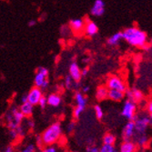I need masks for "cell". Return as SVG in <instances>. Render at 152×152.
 <instances>
[{"mask_svg": "<svg viewBox=\"0 0 152 152\" xmlns=\"http://www.w3.org/2000/svg\"><path fill=\"white\" fill-rule=\"evenodd\" d=\"M75 128H76V124H75V122L74 121H71V122H69L66 125V132L67 133H72L74 130H75Z\"/></svg>", "mask_w": 152, "mask_h": 152, "instance_id": "f1b7e54d", "label": "cell"}, {"mask_svg": "<svg viewBox=\"0 0 152 152\" xmlns=\"http://www.w3.org/2000/svg\"><path fill=\"white\" fill-rule=\"evenodd\" d=\"M48 86H49V81H48V78H46V80L44 81L42 87H41L40 88H41V89H46V88H48Z\"/></svg>", "mask_w": 152, "mask_h": 152, "instance_id": "d6a6232c", "label": "cell"}, {"mask_svg": "<svg viewBox=\"0 0 152 152\" xmlns=\"http://www.w3.org/2000/svg\"><path fill=\"white\" fill-rule=\"evenodd\" d=\"M137 114V105L136 102L127 99L123 104L121 115L128 120H133Z\"/></svg>", "mask_w": 152, "mask_h": 152, "instance_id": "5b68a950", "label": "cell"}, {"mask_svg": "<svg viewBox=\"0 0 152 152\" xmlns=\"http://www.w3.org/2000/svg\"><path fill=\"white\" fill-rule=\"evenodd\" d=\"M85 21L81 18H74L69 21V27L75 34H80L82 31H84L85 28Z\"/></svg>", "mask_w": 152, "mask_h": 152, "instance_id": "30bf717a", "label": "cell"}, {"mask_svg": "<svg viewBox=\"0 0 152 152\" xmlns=\"http://www.w3.org/2000/svg\"><path fill=\"white\" fill-rule=\"evenodd\" d=\"M63 134L62 126L59 122H55L50 125L38 137V141L42 146H51L58 143Z\"/></svg>", "mask_w": 152, "mask_h": 152, "instance_id": "7a4b0ae2", "label": "cell"}, {"mask_svg": "<svg viewBox=\"0 0 152 152\" xmlns=\"http://www.w3.org/2000/svg\"><path fill=\"white\" fill-rule=\"evenodd\" d=\"M20 111L24 114L25 117H30L33 114V110H34V105H32L30 102H25L22 103V105L19 107Z\"/></svg>", "mask_w": 152, "mask_h": 152, "instance_id": "e0dca14e", "label": "cell"}, {"mask_svg": "<svg viewBox=\"0 0 152 152\" xmlns=\"http://www.w3.org/2000/svg\"><path fill=\"white\" fill-rule=\"evenodd\" d=\"M147 111L149 115H152V100L148 101V105H147Z\"/></svg>", "mask_w": 152, "mask_h": 152, "instance_id": "4dcf8cb0", "label": "cell"}, {"mask_svg": "<svg viewBox=\"0 0 152 152\" xmlns=\"http://www.w3.org/2000/svg\"><path fill=\"white\" fill-rule=\"evenodd\" d=\"M75 101L77 103L76 107L73 110V116L75 118H78L81 114L84 112V110L88 104V98L82 92H76L75 94Z\"/></svg>", "mask_w": 152, "mask_h": 152, "instance_id": "277c9868", "label": "cell"}, {"mask_svg": "<svg viewBox=\"0 0 152 152\" xmlns=\"http://www.w3.org/2000/svg\"><path fill=\"white\" fill-rule=\"evenodd\" d=\"M36 24H37V22H36L35 19H31V20H29L28 22H27V26H28V27H33V26H36Z\"/></svg>", "mask_w": 152, "mask_h": 152, "instance_id": "e575fe53", "label": "cell"}, {"mask_svg": "<svg viewBox=\"0 0 152 152\" xmlns=\"http://www.w3.org/2000/svg\"><path fill=\"white\" fill-rule=\"evenodd\" d=\"M106 86L108 89H118L123 92H126L127 90L125 82L118 76H110L107 79Z\"/></svg>", "mask_w": 152, "mask_h": 152, "instance_id": "8992f818", "label": "cell"}, {"mask_svg": "<svg viewBox=\"0 0 152 152\" xmlns=\"http://www.w3.org/2000/svg\"><path fill=\"white\" fill-rule=\"evenodd\" d=\"M135 140H136V143L137 144L139 147H145L148 142V136L145 134H136L135 135Z\"/></svg>", "mask_w": 152, "mask_h": 152, "instance_id": "ffe728a7", "label": "cell"}, {"mask_svg": "<svg viewBox=\"0 0 152 152\" xmlns=\"http://www.w3.org/2000/svg\"><path fill=\"white\" fill-rule=\"evenodd\" d=\"M136 135V128L133 120H129L122 131V137L124 140H131Z\"/></svg>", "mask_w": 152, "mask_h": 152, "instance_id": "52a82bcc", "label": "cell"}, {"mask_svg": "<svg viewBox=\"0 0 152 152\" xmlns=\"http://www.w3.org/2000/svg\"><path fill=\"white\" fill-rule=\"evenodd\" d=\"M107 96H108V88H107V86L106 87L105 86L99 87L96 91V98L99 101L106 99L107 98Z\"/></svg>", "mask_w": 152, "mask_h": 152, "instance_id": "d6986e66", "label": "cell"}, {"mask_svg": "<svg viewBox=\"0 0 152 152\" xmlns=\"http://www.w3.org/2000/svg\"><path fill=\"white\" fill-rule=\"evenodd\" d=\"M91 15L96 18H99L105 13V3L103 0H96L94 1L92 7L90 9Z\"/></svg>", "mask_w": 152, "mask_h": 152, "instance_id": "ba28073f", "label": "cell"}, {"mask_svg": "<svg viewBox=\"0 0 152 152\" xmlns=\"http://www.w3.org/2000/svg\"><path fill=\"white\" fill-rule=\"evenodd\" d=\"M20 152H36V146L32 143L27 144L26 147H24Z\"/></svg>", "mask_w": 152, "mask_h": 152, "instance_id": "484cf974", "label": "cell"}, {"mask_svg": "<svg viewBox=\"0 0 152 152\" xmlns=\"http://www.w3.org/2000/svg\"><path fill=\"white\" fill-rule=\"evenodd\" d=\"M4 152H15V150H14V148H13L12 146H8V147H7L5 148Z\"/></svg>", "mask_w": 152, "mask_h": 152, "instance_id": "8d00e7d4", "label": "cell"}, {"mask_svg": "<svg viewBox=\"0 0 152 152\" xmlns=\"http://www.w3.org/2000/svg\"><path fill=\"white\" fill-rule=\"evenodd\" d=\"M148 123H149V127H152V115L148 114Z\"/></svg>", "mask_w": 152, "mask_h": 152, "instance_id": "74e56055", "label": "cell"}, {"mask_svg": "<svg viewBox=\"0 0 152 152\" xmlns=\"http://www.w3.org/2000/svg\"><path fill=\"white\" fill-rule=\"evenodd\" d=\"M38 105H39L41 109H45L47 105H48V98H46L45 96H41V99H40V100L38 102Z\"/></svg>", "mask_w": 152, "mask_h": 152, "instance_id": "83f0119b", "label": "cell"}, {"mask_svg": "<svg viewBox=\"0 0 152 152\" xmlns=\"http://www.w3.org/2000/svg\"><path fill=\"white\" fill-rule=\"evenodd\" d=\"M122 39H123V33L122 32H117V33H115V34L110 36L108 37L107 42V44L109 46L115 47V46H117L120 42Z\"/></svg>", "mask_w": 152, "mask_h": 152, "instance_id": "ac0fdd59", "label": "cell"}, {"mask_svg": "<svg viewBox=\"0 0 152 152\" xmlns=\"http://www.w3.org/2000/svg\"><path fill=\"white\" fill-rule=\"evenodd\" d=\"M28 101V94H25L22 96V98H21V102L22 103H25V102H27Z\"/></svg>", "mask_w": 152, "mask_h": 152, "instance_id": "836d02e7", "label": "cell"}, {"mask_svg": "<svg viewBox=\"0 0 152 152\" xmlns=\"http://www.w3.org/2000/svg\"><path fill=\"white\" fill-rule=\"evenodd\" d=\"M137 148L136 143L132 140H124L120 146L118 152H135Z\"/></svg>", "mask_w": 152, "mask_h": 152, "instance_id": "5bb4252c", "label": "cell"}, {"mask_svg": "<svg viewBox=\"0 0 152 152\" xmlns=\"http://www.w3.org/2000/svg\"><path fill=\"white\" fill-rule=\"evenodd\" d=\"M47 77H45L44 75H42L39 72H37L36 75H35V77H34V84L36 87H38V88H41L43 85L44 81L46 80Z\"/></svg>", "mask_w": 152, "mask_h": 152, "instance_id": "7402d4cb", "label": "cell"}, {"mask_svg": "<svg viewBox=\"0 0 152 152\" xmlns=\"http://www.w3.org/2000/svg\"><path fill=\"white\" fill-rule=\"evenodd\" d=\"M125 96V92L118 90V89H108L107 98L113 101H120Z\"/></svg>", "mask_w": 152, "mask_h": 152, "instance_id": "9a60e30c", "label": "cell"}, {"mask_svg": "<svg viewBox=\"0 0 152 152\" xmlns=\"http://www.w3.org/2000/svg\"><path fill=\"white\" fill-rule=\"evenodd\" d=\"M100 152H117L114 145H107L103 144V146L99 148Z\"/></svg>", "mask_w": 152, "mask_h": 152, "instance_id": "d4e9b609", "label": "cell"}, {"mask_svg": "<svg viewBox=\"0 0 152 152\" xmlns=\"http://www.w3.org/2000/svg\"><path fill=\"white\" fill-rule=\"evenodd\" d=\"M151 152H152V150H151Z\"/></svg>", "mask_w": 152, "mask_h": 152, "instance_id": "60d3db41", "label": "cell"}, {"mask_svg": "<svg viewBox=\"0 0 152 152\" xmlns=\"http://www.w3.org/2000/svg\"><path fill=\"white\" fill-rule=\"evenodd\" d=\"M123 39L135 48H145L148 42V35L137 26L128 27L123 32Z\"/></svg>", "mask_w": 152, "mask_h": 152, "instance_id": "6da1fadb", "label": "cell"}, {"mask_svg": "<svg viewBox=\"0 0 152 152\" xmlns=\"http://www.w3.org/2000/svg\"><path fill=\"white\" fill-rule=\"evenodd\" d=\"M117 141L116 136L113 135L112 133H107L103 137V144L107 145H115Z\"/></svg>", "mask_w": 152, "mask_h": 152, "instance_id": "44dd1931", "label": "cell"}, {"mask_svg": "<svg viewBox=\"0 0 152 152\" xmlns=\"http://www.w3.org/2000/svg\"><path fill=\"white\" fill-rule=\"evenodd\" d=\"M74 80L73 78L70 77V75H67L65 77V87L66 89H71L74 87Z\"/></svg>", "mask_w": 152, "mask_h": 152, "instance_id": "603a6c76", "label": "cell"}, {"mask_svg": "<svg viewBox=\"0 0 152 152\" xmlns=\"http://www.w3.org/2000/svg\"><path fill=\"white\" fill-rule=\"evenodd\" d=\"M88 91H89V87H88V86L83 88V93H87V92H88Z\"/></svg>", "mask_w": 152, "mask_h": 152, "instance_id": "f35d334b", "label": "cell"}, {"mask_svg": "<svg viewBox=\"0 0 152 152\" xmlns=\"http://www.w3.org/2000/svg\"><path fill=\"white\" fill-rule=\"evenodd\" d=\"M136 128V134H145L148 128L149 127L148 123V114L141 112L140 114H136L133 118Z\"/></svg>", "mask_w": 152, "mask_h": 152, "instance_id": "3957f363", "label": "cell"}, {"mask_svg": "<svg viewBox=\"0 0 152 152\" xmlns=\"http://www.w3.org/2000/svg\"><path fill=\"white\" fill-rule=\"evenodd\" d=\"M84 32L87 36L88 37H94L95 35L98 34L99 32V26L94 21H88L85 24V28Z\"/></svg>", "mask_w": 152, "mask_h": 152, "instance_id": "4fadbf2b", "label": "cell"}, {"mask_svg": "<svg viewBox=\"0 0 152 152\" xmlns=\"http://www.w3.org/2000/svg\"><path fill=\"white\" fill-rule=\"evenodd\" d=\"M62 102L61 96L58 94H50L48 96V105L53 107H58Z\"/></svg>", "mask_w": 152, "mask_h": 152, "instance_id": "2e32d148", "label": "cell"}, {"mask_svg": "<svg viewBox=\"0 0 152 152\" xmlns=\"http://www.w3.org/2000/svg\"><path fill=\"white\" fill-rule=\"evenodd\" d=\"M88 68H83V69L81 70V74H82V77H86L87 75H88Z\"/></svg>", "mask_w": 152, "mask_h": 152, "instance_id": "d590c367", "label": "cell"}, {"mask_svg": "<svg viewBox=\"0 0 152 152\" xmlns=\"http://www.w3.org/2000/svg\"><path fill=\"white\" fill-rule=\"evenodd\" d=\"M87 151L88 152H100V149L96 147H89L87 148Z\"/></svg>", "mask_w": 152, "mask_h": 152, "instance_id": "1f68e13d", "label": "cell"}, {"mask_svg": "<svg viewBox=\"0 0 152 152\" xmlns=\"http://www.w3.org/2000/svg\"><path fill=\"white\" fill-rule=\"evenodd\" d=\"M40 152H58V148L57 147H55L54 145L45 146V148H43V149Z\"/></svg>", "mask_w": 152, "mask_h": 152, "instance_id": "4316f807", "label": "cell"}, {"mask_svg": "<svg viewBox=\"0 0 152 152\" xmlns=\"http://www.w3.org/2000/svg\"><path fill=\"white\" fill-rule=\"evenodd\" d=\"M126 95L128 99H130L134 102H140L143 99L144 96H143V93L137 88H130V89H128L126 90Z\"/></svg>", "mask_w": 152, "mask_h": 152, "instance_id": "8fae6325", "label": "cell"}, {"mask_svg": "<svg viewBox=\"0 0 152 152\" xmlns=\"http://www.w3.org/2000/svg\"><path fill=\"white\" fill-rule=\"evenodd\" d=\"M37 72L41 73V74L44 75V76L47 77H48V68H46L45 66H38V67H37Z\"/></svg>", "mask_w": 152, "mask_h": 152, "instance_id": "f546056e", "label": "cell"}, {"mask_svg": "<svg viewBox=\"0 0 152 152\" xmlns=\"http://www.w3.org/2000/svg\"><path fill=\"white\" fill-rule=\"evenodd\" d=\"M94 111H95V115H96V117L98 118L99 119L103 118V117H104V111H103L102 107H101L99 105L95 106V107H94Z\"/></svg>", "mask_w": 152, "mask_h": 152, "instance_id": "cb8c5ba5", "label": "cell"}, {"mask_svg": "<svg viewBox=\"0 0 152 152\" xmlns=\"http://www.w3.org/2000/svg\"><path fill=\"white\" fill-rule=\"evenodd\" d=\"M150 44L152 45V38H151V40H150Z\"/></svg>", "mask_w": 152, "mask_h": 152, "instance_id": "ab89813d", "label": "cell"}, {"mask_svg": "<svg viewBox=\"0 0 152 152\" xmlns=\"http://www.w3.org/2000/svg\"><path fill=\"white\" fill-rule=\"evenodd\" d=\"M28 94V102H30L32 105L36 106V105H38V102L41 99V96H43V93H42V89L38 87H34L30 89L29 93Z\"/></svg>", "mask_w": 152, "mask_h": 152, "instance_id": "9c48e42d", "label": "cell"}, {"mask_svg": "<svg viewBox=\"0 0 152 152\" xmlns=\"http://www.w3.org/2000/svg\"><path fill=\"white\" fill-rule=\"evenodd\" d=\"M69 75L75 82H78L82 78L81 69L77 62H72L69 65Z\"/></svg>", "mask_w": 152, "mask_h": 152, "instance_id": "7c38bea8", "label": "cell"}]
</instances>
